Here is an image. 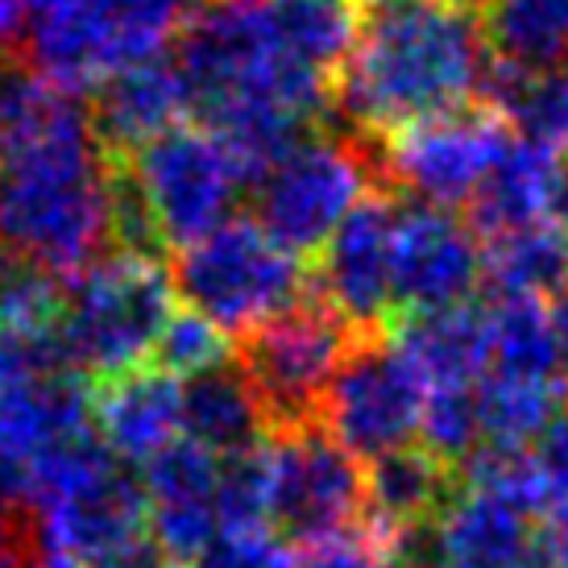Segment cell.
Wrapping results in <instances>:
<instances>
[{
	"label": "cell",
	"instance_id": "obj_1",
	"mask_svg": "<svg viewBox=\"0 0 568 568\" xmlns=\"http://www.w3.org/2000/svg\"><path fill=\"white\" fill-rule=\"evenodd\" d=\"M112 166L83 95L0 59V250L59 278L92 266L112 241Z\"/></svg>",
	"mask_w": 568,
	"mask_h": 568
},
{
	"label": "cell",
	"instance_id": "obj_2",
	"mask_svg": "<svg viewBox=\"0 0 568 568\" xmlns=\"http://www.w3.org/2000/svg\"><path fill=\"white\" fill-rule=\"evenodd\" d=\"M174 67L187 109L257 183L332 109L336 80L283 42L270 0H204L179 30Z\"/></svg>",
	"mask_w": 568,
	"mask_h": 568
},
{
	"label": "cell",
	"instance_id": "obj_3",
	"mask_svg": "<svg viewBox=\"0 0 568 568\" xmlns=\"http://www.w3.org/2000/svg\"><path fill=\"white\" fill-rule=\"evenodd\" d=\"M489 54L474 0H374L336 75V104L382 142L486 95Z\"/></svg>",
	"mask_w": 568,
	"mask_h": 568
},
{
	"label": "cell",
	"instance_id": "obj_4",
	"mask_svg": "<svg viewBox=\"0 0 568 568\" xmlns=\"http://www.w3.org/2000/svg\"><path fill=\"white\" fill-rule=\"evenodd\" d=\"M174 278L162 257L112 250L67 278L59 341L80 378L104 386L154 362L174 316Z\"/></svg>",
	"mask_w": 568,
	"mask_h": 568
},
{
	"label": "cell",
	"instance_id": "obj_5",
	"mask_svg": "<svg viewBox=\"0 0 568 568\" xmlns=\"http://www.w3.org/2000/svg\"><path fill=\"white\" fill-rule=\"evenodd\" d=\"M548 498L527 453H477L444 506L403 531L398 568H519Z\"/></svg>",
	"mask_w": 568,
	"mask_h": 568
},
{
	"label": "cell",
	"instance_id": "obj_6",
	"mask_svg": "<svg viewBox=\"0 0 568 568\" xmlns=\"http://www.w3.org/2000/svg\"><path fill=\"white\" fill-rule=\"evenodd\" d=\"M30 63L67 92L162 54L204 0H21Z\"/></svg>",
	"mask_w": 568,
	"mask_h": 568
},
{
	"label": "cell",
	"instance_id": "obj_7",
	"mask_svg": "<svg viewBox=\"0 0 568 568\" xmlns=\"http://www.w3.org/2000/svg\"><path fill=\"white\" fill-rule=\"evenodd\" d=\"M174 295L187 312L216 324L224 336H253L274 316L303 303L307 266L270 241L257 221H224L174 257Z\"/></svg>",
	"mask_w": 568,
	"mask_h": 568
},
{
	"label": "cell",
	"instance_id": "obj_8",
	"mask_svg": "<svg viewBox=\"0 0 568 568\" xmlns=\"http://www.w3.org/2000/svg\"><path fill=\"white\" fill-rule=\"evenodd\" d=\"M30 510L38 519V548L83 568H129L150 552L142 477L129 474L104 444L71 460Z\"/></svg>",
	"mask_w": 568,
	"mask_h": 568
},
{
	"label": "cell",
	"instance_id": "obj_9",
	"mask_svg": "<svg viewBox=\"0 0 568 568\" xmlns=\"http://www.w3.org/2000/svg\"><path fill=\"white\" fill-rule=\"evenodd\" d=\"M365 523V465L316 424L270 432L266 440V531L291 552L357 531Z\"/></svg>",
	"mask_w": 568,
	"mask_h": 568
},
{
	"label": "cell",
	"instance_id": "obj_10",
	"mask_svg": "<svg viewBox=\"0 0 568 568\" xmlns=\"http://www.w3.org/2000/svg\"><path fill=\"white\" fill-rule=\"evenodd\" d=\"M159 229L162 250H187L224 221H233L245 174L229 145L204 125H179L159 142L121 159Z\"/></svg>",
	"mask_w": 568,
	"mask_h": 568
},
{
	"label": "cell",
	"instance_id": "obj_11",
	"mask_svg": "<svg viewBox=\"0 0 568 568\" xmlns=\"http://www.w3.org/2000/svg\"><path fill=\"white\" fill-rule=\"evenodd\" d=\"M357 341L362 336L328 303L312 300L295 303L291 312L245 336L237 369L266 410L270 432L316 424L324 390Z\"/></svg>",
	"mask_w": 568,
	"mask_h": 568
},
{
	"label": "cell",
	"instance_id": "obj_12",
	"mask_svg": "<svg viewBox=\"0 0 568 568\" xmlns=\"http://www.w3.org/2000/svg\"><path fill=\"white\" fill-rule=\"evenodd\" d=\"M253 221L286 253L307 257L328 245L348 212L369 195V162L341 138H303L257 183Z\"/></svg>",
	"mask_w": 568,
	"mask_h": 568
},
{
	"label": "cell",
	"instance_id": "obj_13",
	"mask_svg": "<svg viewBox=\"0 0 568 568\" xmlns=\"http://www.w3.org/2000/svg\"><path fill=\"white\" fill-rule=\"evenodd\" d=\"M515 129L489 104H469L419 125L390 133L382 145V171L415 204L457 212L486 183L489 166L503 159Z\"/></svg>",
	"mask_w": 568,
	"mask_h": 568
},
{
	"label": "cell",
	"instance_id": "obj_14",
	"mask_svg": "<svg viewBox=\"0 0 568 568\" xmlns=\"http://www.w3.org/2000/svg\"><path fill=\"white\" fill-rule=\"evenodd\" d=\"M424 386L390 341H357L324 390L316 427L353 460H369L419 444Z\"/></svg>",
	"mask_w": 568,
	"mask_h": 568
},
{
	"label": "cell",
	"instance_id": "obj_15",
	"mask_svg": "<svg viewBox=\"0 0 568 568\" xmlns=\"http://www.w3.org/2000/svg\"><path fill=\"white\" fill-rule=\"evenodd\" d=\"M486 283V250L457 212L398 204L395 221V307L407 316L465 307Z\"/></svg>",
	"mask_w": 568,
	"mask_h": 568
},
{
	"label": "cell",
	"instance_id": "obj_16",
	"mask_svg": "<svg viewBox=\"0 0 568 568\" xmlns=\"http://www.w3.org/2000/svg\"><path fill=\"white\" fill-rule=\"evenodd\" d=\"M395 195L369 191L320 250V303L357 336L382 328L395 312Z\"/></svg>",
	"mask_w": 568,
	"mask_h": 568
},
{
	"label": "cell",
	"instance_id": "obj_17",
	"mask_svg": "<svg viewBox=\"0 0 568 568\" xmlns=\"http://www.w3.org/2000/svg\"><path fill=\"white\" fill-rule=\"evenodd\" d=\"M88 112H92L95 142L109 159H133L142 145L159 142L162 133L183 125L187 116V88L174 59H142L133 67L112 71L109 80L92 88Z\"/></svg>",
	"mask_w": 568,
	"mask_h": 568
},
{
	"label": "cell",
	"instance_id": "obj_18",
	"mask_svg": "<svg viewBox=\"0 0 568 568\" xmlns=\"http://www.w3.org/2000/svg\"><path fill=\"white\" fill-rule=\"evenodd\" d=\"M95 436L121 465H150L162 448L183 440V382L159 365L95 386Z\"/></svg>",
	"mask_w": 568,
	"mask_h": 568
},
{
	"label": "cell",
	"instance_id": "obj_19",
	"mask_svg": "<svg viewBox=\"0 0 568 568\" xmlns=\"http://www.w3.org/2000/svg\"><path fill=\"white\" fill-rule=\"evenodd\" d=\"M403 365L424 390L440 386H477L489 369V332L486 307L465 303L448 312H424V316H403L390 332Z\"/></svg>",
	"mask_w": 568,
	"mask_h": 568
},
{
	"label": "cell",
	"instance_id": "obj_20",
	"mask_svg": "<svg viewBox=\"0 0 568 568\" xmlns=\"http://www.w3.org/2000/svg\"><path fill=\"white\" fill-rule=\"evenodd\" d=\"M556 166H560L556 150L515 133L506 142L503 159L489 166L486 183L469 200V229L481 241H494L503 233L548 221V195H552Z\"/></svg>",
	"mask_w": 568,
	"mask_h": 568
},
{
	"label": "cell",
	"instance_id": "obj_21",
	"mask_svg": "<svg viewBox=\"0 0 568 568\" xmlns=\"http://www.w3.org/2000/svg\"><path fill=\"white\" fill-rule=\"evenodd\" d=\"M266 410L237 365L183 382V440L224 460L266 444Z\"/></svg>",
	"mask_w": 568,
	"mask_h": 568
},
{
	"label": "cell",
	"instance_id": "obj_22",
	"mask_svg": "<svg viewBox=\"0 0 568 568\" xmlns=\"http://www.w3.org/2000/svg\"><path fill=\"white\" fill-rule=\"evenodd\" d=\"M448 494L453 469L432 457L424 444H410L365 465V519L390 539L410 527H424Z\"/></svg>",
	"mask_w": 568,
	"mask_h": 568
},
{
	"label": "cell",
	"instance_id": "obj_23",
	"mask_svg": "<svg viewBox=\"0 0 568 568\" xmlns=\"http://www.w3.org/2000/svg\"><path fill=\"white\" fill-rule=\"evenodd\" d=\"M494 63L519 75L552 71L568 63V0H481Z\"/></svg>",
	"mask_w": 568,
	"mask_h": 568
},
{
	"label": "cell",
	"instance_id": "obj_24",
	"mask_svg": "<svg viewBox=\"0 0 568 568\" xmlns=\"http://www.w3.org/2000/svg\"><path fill=\"white\" fill-rule=\"evenodd\" d=\"M489 332V378L536 382V386H560L552 336V300H498L486 303Z\"/></svg>",
	"mask_w": 568,
	"mask_h": 568
},
{
	"label": "cell",
	"instance_id": "obj_25",
	"mask_svg": "<svg viewBox=\"0 0 568 568\" xmlns=\"http://www.w3.org/2000/svg\"><path fill=\"white\" fill-rule=\"evenodd\" d=\"M486 250V283L503 300H552L568 286V237L556 224L539 221L494 241Z\"/></svg>",
	"mask_w": 568,
	"mask_h": 568
},
{
	"label": "cell",
	"instance_id": "obj_26",
	"mask_svg": "<svg viewBox=\"0 0 568 568\" xmlns=\"http://www.w3.org/2000/svg\"><path fill=\"white\" fill-rule=\"evenodd\" d=\"M481 100L494 112H503L510 125H519L515 133L556 154H568V63L536 75H519L494 63Z\"/></svg>",
	"mask_w": 568,
	"mask_h": 568
},
{
	"label": "cell",
	"instance_id": "obj_27",
	"mask_svg": "<svg viewBox=\"0 0 568 568\" xmlns=\"http://www.w3.org/2000/svg\"><path fill=\"white\" fill-rule=\"evenodd\" d=\"M568 407V390L536 386V382L481 378L477 410H481V453H531V444L548 432L556 415Z\"/></svg>",
	"mask_w": 568,
	"mask_h": 568
},
{
	"label": "cell",
	"instance_id": "obj_28",
	"mask_svg": "<svg viewBox=\"0 0 568 568\" xmlns=\"http://www.w3.org/2000/svg\"><path fill=\"white\" fill-rule=\"evenodd\" d=\"M270 13H274L283 42L303 63L332 80L341 75L348 50L357 42V26H362L353 0H270Z\"/></svg>",
	"mask_w": 568,
	"mask_h": 568
},
{
	"label": "cell",
	"instance_id": "obj_29",
	"mask_svg": "<svg viewBox=\"0 0 568 568\" xmlns=\"http://www.w3.org/2000/svg\"><path fill=\"white\" fill-rule=\"evenodd\" d=\"M419 444L448 469L469 465L486 448L481 440V410H477V386H440L424 390V415H419Z\"/></svg>",
	"mask_w": 568,
	"mask_h": 568
},
{
	"label": "cell",
	"instance_id": "obj_30",
	"mask_svg": "<svg viewBox=\"0 0 568 568\" xmlns=\"http://www.w3.org/2000/svg\"><path fill=\"white\" fill-rule=\"evenodd\" d=\"M150 365H159L162 374L179 382L200 378V374L233 365V336H224L216 324H207L195 312H174Z\"/></svg>",
	"mask_w": 568,
	"mask_h": 568
},
{
	"label": "cell",
	"instance_id": "obj_31",
	"mask_svg": "<svg viewBox=\"0 0 568 568\" xmlns=\"http://www.w3.org/2000/svg\"><path fill=\"white\" fill-rule=\"evenodd\" d=\"M59 374H75L59 324H0V395Z\"/></svg>",
	"mask_w": 568,
	"mask_h": 568
},
{
	"label": "cell",
	"instance_id": "obj_32",
	"mask_svg": "<svg viewBox=\"0 0 568 568\" xmlns=\"http://www.w3.org/2000/svg\"><path fill=\"white\" fill-rule=\"evenodd\" d=\"M67 278L0 250V324H59Z\"/></svg>",
	"mask_w": 568,
	"mask_h": 568
},
{
	"label": "cell",
	"instance_id": "obj_33",
	"mask_svg": "<svg viewBox=\"0 0 568 568\" xmlns=\"http://www.w3.org/2000/svg\"><path fill=\"white\" fill-rule=\"evenodd\" d=\"M395 565V539L365 519L357 531L320 544L312 552L295 556V568H390Z\"/></svg>",
	"mask_w": 568,
	"mask_h": 568
},
{
	"label": "cell",
	"instance_id": "obj_34",
	"mask_svg": "<svg viewBox=\"0 0 568 568\" xmlns=\"http://www.w3.org/2000/svg\"><path fill=\"white\" fill-rule=\"evenodd\" d=\"M195 568H295V552L270 531H241L216 539Z\"/></svg>",
	"mask_w": 568,
	"mask_h": 568
},
{
	"label": "cell",
	"instance_id": "obj_35",
	"mask_svg": "<svg viewBox=\"0 0 568 568\" xmlns=\"http://www.w3.org/2000/svg\"><path fill=\"white\" fill-rule=\"evenodd\" d=\"M531 469L539 477V489L548 498V510H568V407L556 415L548 432L531 444Z\"/></svg>",
	"mask_w": 568,
	"mask_h": 568
},
{
	"label": "cell",
	"instance_id": "obj_36",
	"mask_svg": "<svg viewBox=\"0 0 568 568\" xmlns=\"http://www.w3.org/2000/svg\"><path fill=\"white\" fill-rule=\"evenodd\" d=\"M519 568H568V510H544Z\"/></svg>",
	"mask_w": 568,
	"mask_h": 568
},
{
	"label": "cell",
	"instance_id": "obj_37",
	"mask_svg": "<svg viewBox=\"0 0 568 568\" xmlns=\"http://www.w3.org/2000/svg\"><path fill=\"white\" fill-rule=\"evenodd\" d=\"M548 224H556L568 237V154H560V166H556L552 195H548Z\"/></svg>",
	"mask_w": 568,
	"mask_h": 568
},
{
	"label": "cell",
	"instance_id": "obj_38",
	"mask_svg": "<svg viewBox=\"0 0 568 568\" xmlns=\"http://www.w3.org/2000/svg\"><path fill=\"white\" fill-rule=\"evenodd\" d=\"M552 336H556V365H560V382L568 386V295L552 300Z\"/></svg>",
	"mask_w": 568,
	"mask_h": 568
},
{
	"label": "cell",
	"instance_id": "obj_39",
	"mask_svg": "<svg viewBox=\"0 0 568 568\" xmlns=\"http://www.w3.org/2000/svg\"><path fill=\"white\" fill-rule=\"evenodd\" d=\"M26 33V4L21 0H0V47H9Z\"/></svg>",
	"mask_w": 568,
	"mask_h": 568
},
{
	"label": "cell",
	"instance_id": "obj_40",
	"mask_svg": "<svg viewBox=\"0 0 568 568\" xmlns=\"http://www.w3.org/2000/svg\"><path fill=\"white\" fill-rule=\"evenodd\" d=\"M0 568H30L26 565V556H21V548H17L13 531L0 523Z\"/></svg>",
	"mask_w": 568,
	"mask_h": 568
},
{
	"label": "cell",
	"instance_id": "obj_41",
	"mask_svg": "<svg viewBox=\"0 0 568 568\" xmlns=\"http://www.w3.org/2000/svg\"><path fill=\"white\" fill-rule=\"evenodd\" d=\"M30 568H83V565H75V560H67V556H59V552H42V548H38Z\"/></svg>",
	"mask_w": 568,
	"mask_h": 568
},
{
	"label": "cell",
	"instance_id": "obj_42",
	"mask_svg": "<svg viewBox=\"0 0 568 568\" xmlns=\"http://www.w3.org/2000/svg\"><path fill=\"white\" fill-rule=\"evenodd\" d=\"M129 568H179V565H171V560H162V556L154 552V548H150V552L138 556V560H133Z\"/></svg>",
	"mask_w": 568,
	"mask_h": 568
},
{
	"label": "cell",
	"instance_id": "obj_43",
	"mask_svg": "<svg viewBox=\"0 0 568 568\" xmlns=\"http://www.w3.org/2000/svg\"><path fill=\"white\" fill-rule=\"evenodd\" d=\"M565 295H568V286H565Z\"/></svg>",
	"mask_w": 568,
	"mask_h": 568
}]
</instances>
